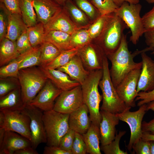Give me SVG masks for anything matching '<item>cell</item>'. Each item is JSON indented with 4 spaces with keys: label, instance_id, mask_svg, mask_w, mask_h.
<instances>
[{
    "label": "cell",
    "instance_id": "c3c4849f",
    "mask_svg": "<svg viewBox=\"0 0 154 154\" xmlns=\"http://www.w3.org/2000/svg\"><path fill=\"white\" fill-rule=\"evenodd\" d=\"M10 13L21 15L20 0H0Z\"/></svg>",
    "mask_w": 154,
    "mask_h": 154
},
{
    "label": "cell",
    "instance_id": "d4e9b609",
    "mask_svg": "<svg viewBox=\"0 0 154 154\" xmlns=\"http://www.w3.org/2000/svg\"><path fill=\"white\" fill-rule=\"evenodd\" d=\"M71 35L57 30L45 32L44 42H49L56 47L61 52L72 48L70 44Z\"/></svg>",
    "mask_w": 154,
    "mask_h": 154
},
{
    "label": "cell",
    "instance_id": "5bb4252c",
    "mask_svg": "<svg viewBox=\"0 0 154 154\" xmlns=\"http://www.w3.org/2000/svg\"><path fill=\"white\" fill-rule=\"evenodd\" d=\"M32 147L31 141L14 131L0 128V154H14L19 149Z\"/></svg>",
    "mask_w": 154,
    "mask_h": 154
},
{
    "label": "cell",
    "instance_id": "d590c367",
    "mask_svg": "<svg viewBox=\"0 0 154 154\" xmlns=\"http://www.w3.org/2000/svg\"><path fill=\"white\" fill-rule=\"evenodd\" d=\"M20 61L17 58L0 68V78H18Z\"/></svg>",
    "mask_w": 154,
    "mask_h": 154
},
{
    "label": "cell",
    "instance_id": "4316f807",
    "mask_svg": "<svg viewBox=\"0 0 154 154\" xmlns=\"http://www.w3.org/2000/svg\"><path fill=\"white\" fill-rule=\"evenodd\" d=\"M20 55L17 49L16 41H13L5 37L0 41L1 67L17 58Z\"/></svg>",
    "mask_w": 154,
    "mask_h": 154
},
{
    "label": "cell",
    "instance_id": "5b68a950",
    "mask_svg": "<svg viewBox=\"0 0 154 154\" xmlns=\"http://www.w3.org/2000/svg\"><path fill=\"white\" fill-rule=\"evenodd\" d=\"M69 116L53 110L43 112L42 119L47 145L59 147L61 138L70 129Z\"/></svg>",
    "mask_w": 154,
    "mask_h": 154
},
{
    "label": "cell",
    "instance_id": "1f68e13d",
    "mask_svg": "<svg viewBox=\"0 0 154 154\" xmlns=\"http://www.w3.org/2000/svg\"><path fill=\"white\" fill-rule=\"evenodd\" d=\"M80 48H74L62 51L54 60L43 67L57 69L66 64L74 56L77 54Z\"/></svg>",
    "mask_w": 154,
    "mask_h": 154
},
{
    "label": "cell",
    "instance_id": "6f0895ef",
    "mask_svg": "<svg viewBox=\"0 0 154 154\" xmlns=\"http://www.w3.org/2000/svg\"><path fill=\"white\" fill-rule=\"evenodd\" d=\"M151 154H154V141H149Z\"/></svg>",
    "mask_w": 154,
    "mask_h": 154
},
{
    "label": "cell",
    "instance_id": "74e56055",
    "mask_svg": "<svg viewBox=\"0 0 154 154\" xmlns=\"http://www.w3.org/2000/svg\"><path fill=\"white\" fill-rule=\"evenodd\" d=\"M65 5L64 8L70 13L76 22L81 25L87 23V19L86 16L80 9L70 0H68Z\"/></svg>",
    "mask_w": 154,
    "mask_h": 154
},
{
    "label": "cell",
    "instance_id": "4dcf8cb0",
    "mask_svg": "<svg viewBox=\"0 0 154 154\" xmlns=\"http://www.w3.org/2000/svg\"><path fill=\"white\" fill-rule=\"evenodd\" d=\"M27 31L32 47L40 46L44 42L45 30L44 25L41 23L28 27Z\"/></svg>",
    "mask_w": 154,
    "mask_h": 154
},
{
    "label": "cell",
    "instance_id": "7a4b0ae2",
    "mask_svg": "<svg viewBox=\"0 0 154 154\" xmlns=\"http://www.w3.org/2000/svg\"><path fill=\"white\" fill-rule=\"evenodd\" d=\"M103 73L102 69L90 72L81 85L84 103L88 108L91 122L99 127L102 119L100 105L102 96L99 92L98 87Z\"/></svg>",
    "mask_w": 154,
    "mask_h": 154
},
{
    "label": "cell",
    "instance_id": "681fc988",
    "mask_svg": "<svg viewBox=\"0 0 154 154\" xmlns=\"http://www.w3.org/2000/svg\"><path fill=\"white\" fill-rule=\"evenodd\" d=\"M44 154H72V152L65 151L59 147L48 146H46L44 149Z\"/></svg>",
    "mask_w": 154,
    "mask_h": 154
},
{
    "label": "cell",
    "instance_id": "3957f363",
    "mask_svg": "<svg viewBox=\"0 0 154 154\" xmlns=\"http://www.w3.org/2000/svg\"><path fill=\"white\" fill-rule=\"evenodd\" d=\"M102 70V76L99 84L102 92V103L100 110L116 114L130 109L131 108L127 106L120 98L113 85L106 55L103 58Z\"/></svg>",
    "mask_w": 154,
    "mask_h": 154
},
{
    "label": "cell",
    "instance_id": "60d3db41",
    "mask_svg": "<svg viewBox=\"0 0 154 154\" xmlns=\"http://www.w3.org/2000/svg\"><path fill=\"white\" fill-rule=\"evenodd\" d=\"M72 154H86L87 147L82 135L76 132L72 151Z\"/></svg>",
    "mask_w": 154,
    "mask_h": 154
},
{
    "label": "cell",
    "instance_id": "7dc6e473",
    "mask_svg": "<svg viewBox=\"0 0 154 154\" xmlns=\"http://www.w3.org/2000/svg\"><path fill=\"white\" fill-rule=\"evenodd\" d=\"M135 101H138L137 105L139 107L154 101V88L149 92H139L137 94Z\"/></svg>",
    "mask_w": 154,
    "mask_h": 154
},
{
    "label": "cell",
    "instance_id": "b9f144b4",
    "mask_svg": "<svg viewBox=\"0 0 154 154\" xmlns=\"http://www.w3.org/2000/svg\"><path fill=\"white\" fill-rule=\"evenodd\" d=\"M16 42L17 50L20 54L32 47L29 38L27 30L18 38Z\"/></svg>",
    "mask_w": 154,
    "mask_h": 154
},
{
    "label": "cell",
    "instance_id": "52a82bcc",
    "mask_svg": "<svg viewBox=\"0 0 154 154\" xmlns=\"http://www.w3.org/2000/svg\"><path fill=\"white\" fill-rule=\"evenodd\" d=\"M141 5L124 2L115 13L130 29L131 35L130 41L136 45L140 38L144 34L145 31L140 12Z\"/></svg>",
    "mask_w": 154,
    "mask_h": 154
},
{
    "label": "cell",
    "instance_id": "8992f818",
    "mask_svg": "<svg viewBox=\"0 0 154 154\" xmlns=\"http://www.w3.org/2000/svg\"><path fill=\"white\" fill-rule=\"evenodd\" d=\"M127 27L115 13L110 14L99 38V45L106 55L115 52L121 43L124 30Z\"/></svg>",
    "mask_w": 154,
    "mask_h": 154
},
{
    "label": "cell",
    "instance_id": "816d5d0a",
    "mask_svg": "<svg viewBox=\"0 0 154 154\" xmlns=\"http://www.w3.org/2000/svg\"><path fill=\"white\" fill-rule=\"evenodd\" d=\"M142 132H147L154 134V118L149 122H142Z\"/></svg>",
    "mask_w": 154,
    "mask_h": 154
},
{
    "label": "cell",
    "instance_id": "f6af8a7d",
    "mask_svg": "<svg viewBox=\"0 0 154 154\" xmlns=\"http://www.w3.org/2000/svg\"><path fill=\"white\" fill-rule=\"evenodd\" d=\"M134 152L137 154H151L149 141L141 138L133 146Z\"/></svg>",
    "mask_w": 154,
    "mask_h": 154
},
{
    "label": "cell",
    "instance_id": "9c48e42d",
    "mask_svg": "<svg viewBox=\"0 0 154 154\" xmlns=\"http://www.w3.org/2000/svg\"><path fill=\"white\" fill-rule=\"evenodd\" d=\"M139 107V109L135 111L131 112L130 109H128L116 114L120 120L126 123L129 126L130 136L127 148L130 151L132 149L133 145L141 138L142 121L147 111V104Z\"/></svg>",
    "mask_w": 154,
    "mask_h": 154
},
{
    "label": "cell",
    "instance_id": "f1b7e54d",
    "mask_svg": "<svg viewBox=\"0 0 154 154\" xmlns=\"http://www.w3.org/2000/svg\"><path fill=\"white\" fill-rule=\"evenodd\" d=\"M20 6L22 17L27 27L36 24L38 21L33 0H20Z\"/></svg>",
    "mask_w": 154,
    "mask_h": 154
},
{
    "label": "cell",
    "instance_id": "9a60e30c",
    "mask_svg": "<svg viewBox=\"0 0 154 154\" xmlns=\"http://www.w3.org/2000/svg\"><path fill=\"white\" fill-rule=\"evenodd\" d=\"M77 54L89 71L102 69L103 60L106 54L99 45L93 46L90 43L80 48Z\"/></svg>",
    "mask_w": 154,
    "mask_h": 154
},
{
    "label": "cell",
    "instance_id": "d6a6232c",
    "mask_svg": "<svg viewBox=\"0 0 154 154\" xmlns=\"http://www.w3.org/2000/svg\"><path fill=\"white\" fill-rule=\"evenodd\" d=\"M92 40L88 30L81 29L71 35L70 44L72 48H81L90 43Z\"/></svg>",
    "mask_w": 154,
    "mask_h": 154
},
{
    "label": "cell",
    "instance_id": "8d00e7d4",
    "mask_svg": "<svg viewBox=\"0 0 154 154\" xmlns=\"http://www.w3.org/2000/svg\"><path fill=\"white\" fill-rule=\"evenodd\" d=\"M110 15H101L90 27L88 30L92 40L95 38L99 39L104 30Z\"/></svg>",
    "mask_w": 154,
    "mask_h": 154
},
{
    "label": "cell",
    "instance_id": "30bf717a",
    "mask_svg": "<svg viewBox=\"0 0 154 154\" xmlns=\"http://www.w3.org/2000/svg\"><path fill=\"white\" fill-rule=\"evenodd\" d=\"M22 111L30 119V128L31 135L32 147L36 149L42 143H46V136L43 120V112L30 105H25Z\"/></svg>",
    "mask_w": 154,
    "mask_h": 154
},
{
    "label": "cell",
    "instance_id": "d6986e66",
    "mask_svg": "<svg viewBox=\"0 0 154 154\" xmlns=\"http://www.w3.org/2000/svg\"><path fill=\"white\" fill-rule=\"evenodd\" d=\"M37 21L44 25L62 9L54 0H33Z\"/></svg>",
    "mask_w": 154,
    "mask_h": 154
},
{
    "label": "cell",
    "instance_id": "f35d334b",
    "mask_svg": "<svg viewBox=\"0 0 154 154\" xmlns=\"http://www.w3.org/2000/svg\"><path fill=\"white\" fill-rule=\"evenodd\" d=\"M0 41L6 37L8 25V10L0 2Z\"/></svg>",
    "mask_w": 154,
    "mask_h": 154
},
{
    "label": "cell",
    "instance_id": "db71d44e",
    "mask_svg": "<svg viewBox=\"0 0 154 154\" xmlns=\"http://www.w3.org/2000/svg\"><path fill=\"white\" fill-rule=\"evenodd\" d=\"M141 138L145 141H154V134L147 132H142Z\"/></svg>",
    "mask_w": 154,
    "mask_h": 154
},
{
    "label": "cell",
    "instance_id": "ee69618b",
    "mask_svg": "<svg viewBox=\"0 0 154 154\" xmlns=\"http://www.w3.org/2000/svg\"><path fill=\"white\" fill-rule=\"evenodd\" d=\"M1 78L0 80V98L6 95L12 91L20 86L15 81L6 79Z\"/></svg>",
    "mask_w": 154,
    "mask_h": 154
},
{
    "label": "cell",
    "instance_id": "7402d4cb",
    "mask_svg": "<svg viewBox=\"0 0 154 154\" xmlns=\"http://www.w3.org/2000/svg\"><path fill=\"white\" fill-rule=\"evenodd\" d=\"M57 69L66 73L71 79L77 81L81 85L90 72L85 68L78 54L74 56L66 64Z\"/></svg>",
    "mask_w": 154,
    "mask_h": 154
},
{
    "label": "cell",
    "instance_id": "8fae6325",
    "mask_svg": "<svg viewBox=\"0 0 154 154\" xmlns=\"http://www.w3.org/2000/svg\"><path fill=\"white\" fill-rule=\"evenodd\" d=\"M81 85L68 90L62 91L56 99L53 110L70 114L84 104Z\"/></svg>",
    "mask_w": 154,
    "mask_h": 154
},
{
    "label": "cell",
    "instance_id": "4fadbf2b",
    "mask_svg": "<svg viewBox=\"0 0 154 154\" xmlns=\"http://www.w3.org/2000/svg\"><path fill=\"white\" fill-rule=\"evenodd\" d=\"M62 91L48 79L44 85L29 105L35 106L43 112L52 110L56 99Z\"/></svg>",
    "mask_w": 154,
    "mask_h": 154
},
{
    "label": "cell",
    "instance_id": "6da1fadb",
    "mask_svg": "<svg viewBox=\"0 0 154 154\" xmlns=\"http://www.w3.org/2000/svg\"><path fill=\"white\" fill-rule=\"evenodd\" d=\"M150 51H152V49L148 47L131 53L129 50L126 35L123 34L117 49L114 52L106 55L111 63L110 72L115 88L130 72L136 69L141 68L142 61L135 62L134 58L143 52Z\"/></svg>",
    "mask_w": 154,
    "mask_h": 154
},
{
    "label": "cell",
    "instance_id": "ffe728a7",
    "mask_svg": "<svg viewBox=\"0 0 154 154\" xmlns=\"http://www.w3.org/2000/svg\"><path fill=\"white\" fill-rule=\"evenodd\" d=\"M88 108L84 104L69 114L68 124L69 128L75 132L82 135L86 133L92 123Z\"/></svg>",
    "mask_w": 154,
    "mask_h": 154
},
{
    "label": "cell",
    "instance_id": "7c38bea8",
    "mask_svg": "<svg viewBox=\"0 0 154 154\" xmlns=\"http://www.w3.org/2000/svg\"><path fill=\"white\" fill-rule=\"evenodd\" d=\"M141 68L130 72L116 88L118 95L128 107L135 106L137 89Z\"/></svg>",
    "mask_w": 154,
    "mask_h": 154
},
{
    "label": "cell",
    "instance_id": "11a10c76",
    "mask_svg": "<svg viewBox=\"0 0 154 154\" xmlns=\"http://www.w3.org/2000/svg\"><path fill=\"white\" fill-rule=\"evenodd\" d=\"M114 1L116 4L119 7L124 2L136 4L139 3V0H114Z\"/></svg>",
    "mask_w": 154,
    "mask_h": 154
},
{
    "label": "cell",
    "instance_id": "cb8c5ba5",
    "mask_svg": "<svg viewBox=\"0 0 154 154\" xmlns=\"http://www.w3.org/2000/svg\"><path fill=\"white\" fill-rule=\"evenodd\" d=\"M82 135L86 146L87 153L101 154L99 145L100 134L99 127L91 123L87 131Z\"/></svg>",
    "mask_w": 154,
    "mask_h": 154
},
{
    "label": "cell",
    "instance_id": "94428289",
    "mask_svg": "<svg viewBox=\"0 0 154 154\" xmlns=\"http://www.w3.org/2000/svg\"></svg>",
    "mask_w": 154,
    "mask_h": 154
},
{
    "label": "cell",
    "instance_id": "603a6c76",
    "mask_svg": "<svg viewBox=\"0 0 154 154\" xmlns=\"http://www.w3.org/2000/svg\"><path fill=\"white\" fill-rule=\"evenodd\" d=\"M7 13L8 25L6 37L15 41L28 27L21 15L11 13L8 11Z\"/></svg>",
    "mask_w": 154,
    "mask_h": 154
},
{
    "label": "cell",
    "instance_id": "680465c9",
    "mask_svg": "<svg viewBox=\"0 0 154 154\" xmlns=\"http://www.w3.org/2000/svg\"><path fill=\"white\" fill-rule=\"evenodd\" d=\"M59 5H65L66 2L68 0H54Z\"/></svg>",
    "mask_w": 154,
    "mask_h": 154
},
{
    "label": "cell",
    "instance_id": "f5cc1de1",
    "mask_svg": "<svg viewBox=\"0 0 154 154\" xmlns=\"http://www.w3.org/2000/svg\"><path fill=\"white\" fill-rule=\"evenodd\" d=\"M38 153L32 147H26L15 151L14 154H38Z\"/></svg>",
    "mask_w": 154,
    "mask_h": 154
},
{
    "label": "cell",
    "instance_id": "ba28073f",
    "mask_svg": "<svg viewBox=\"0 0 154 154\" xmlns=\"http://www.w3.org/2000/svg\"><path fill=\"white\" fill-rule=\"evenodd\" d=\"M30 124L29 117L21 110H0V128L16 132L31 141Z\"/></svg>",
    "mask_w": 154,
    "mask_h": 154
},
{
    "label": "cell",
    "instance_id": "e575fe53",
    "mask_svg": "<svg viewBox=\"0 0 154 154\" xmlns=\"http://www.w3.org/2000/svg\"><path fill=\"white\" fill-rule=\"evenodd\" d=\"M126 131H120L116 134L114 139L109 144L101 146L100 148L105 154H127V151L121 149L119 143L122 137L125 134Z\"/></svg>",
    "mask_w": 154,
    "mask_h": 154
},
{
    "label": "cell",
    "instance_id": "7bdbcfd3",
    "mask_svg": "<svg viewBox=\"0 0 154 154\" xmlns=\"http://www.w3.org/2000/svg\"><path fill=\"white\" fill-rule=\"evenodd\" d=\"M78 7L92 19L97 16V11L94 5L87 0H75Z\"/></svg>",
    "mask_w": 154,
    "mask_h": 154
},
{
    "label": "cell",
    "instance_id": "ac0fdd59",
    "mask_svg": "<svg viewBox=\"0 0 154 154\" xmlns=\"http://www.w3.org/2000/svg\"><path fill=\"white\" fill-rule=\"evenodd\" d=\"M64 8L57 14L47 23L44 25L45 32L57 30L72 35L76 31L82 29L73 22L68 16Z\"/></svg>",
    "mask_w": 154,
    "mask_h": 154
},
{
    "label": "cell",
    "instance_id": "bcb514c9",
    "mask_svg": "<svg viewBox=\"0 0 154 154\" xmlns=\"http://www.w3.org/2000/svg\"><path fill=\"white\" fill-rule=\"evenodd\" d=\"M145 32L154 30V6L142 17Z\"/></svg>",
    "mask_w": 154,
    "mask_h": 154
},
{
    "label": "cell",
    "instance_id": "ab89813d",
    "mask_svg": "<svg viewBox=\"0 0 154 154\" xmlns=\"http://www.w3.org/2000/svg\"><path fill=\"white\" fill-rule=\"evenodd\" d=\"M75 134L76 132L70 129L61 138L59 147L65 151L72 152Z\"/></svg>",
    "mask_w": 154,
    "mask_h": 154
},
{
    "label": "cell",
    "instance_id": "e0dca14e",
    "mask_svg": "<svg viewBox=\"0 0 154 154\" xmlns=\"http://www.w3.org/2000/svg\"><path fill=\"white\" fill-rule=\"evenodd\" d=\"M102 120L100 125L101 146L108 145L115 139L116 126L120 120L116 114L100 110Z\"/></svg>",
    "mask_w": 154,
    "mask_h": 154
},
{
    "label": "cell",
    "instance_id": "2e32d148",
    "mask_svg": "<svg viewBox=\"0 0 154 154\" xmlns=\"http://www.w3.org/2000/svg\"><path fill=\"white\" fill-rule=\"evenodd\" d=\"M140 55L142 66L137 87V94L141 91L149 92L154 88V60L145 52Z\"/></svg>",
    "mask_w": 154,
    "mask_h": 154
},
{
    "label": "cell",
    "instance_id": "836d02e7",
    "mask_svg": "<svg viewBox=\"0 0 154 154\" xmlns=\"http://www.w3.org/2000/svg\"><path fill=\"white\" fill-rule=\"evenodd\" d=\"M91 1L101 16L115 13L119 7L114 0H91Z\"/></svg>",
    "mask_w": 154,
    "mask_h": 154
},
{
    "label": "cell",
    "instance_id": "91938a15",
    "mask_svg": "<svg viewBox=\"0 0 154 154\" xmlns=\"http://www.w3.org/2000/svg\"><path fill=\"white\" fill-rule=\"evenodd\" d=\"M149 4L154 3V0H145Z\"/></svg>",
    "mask_w": 154,
    "mask_h": 154
},
{
    "label": "cell",
    "instance_id": "277c9868",
    "mask_svg": "<svg viewBox=\"0 0 154 154\" xmlns=\"http://www.w3.org/2000/svg\"><path fill=\"white\" fill-rule=\"evenodd\" d=\"M18 79L25 105L29 104L48 80L39 67L35 66L19 70Z\"/></svg>",
    "mask_w": 154,
    "mask_h": 154
},
{
    "label": "cell",
    "instance_id": "f907efd6",
    "mask_svg": "<svg viewBox=\"0 0 154 154\" xmlns=\"http://www.w3.org/2000/svg\"><path fill=\"white\" fill-rule=\"evenodd\" d=\"M144 34L145 43L148 47L151 48V53L154 55V30L146 32Z\"/></svg>",
    "mask_w": 154,
    "mask_h": 154
},
{
    "label": "cell",
    "instance_id": "44dd1931",
    "mask_svg": "<svg viewBox=\"0 0 154 154\" xmlns=\"http://www.w3.org/2000/svg\"><path fill=\"white\" fill-rule=\"evenodd\" d=\"M39 67L47 78L62 91L69 90L81 85L64 72L57 69L47 68L41 66Z\"/></svg>",
    "mask_w": 154,
    "mask_h": 154
},
{
    "label": "cell",
    "instance_id": "484cf974",
    "mask_svg": "<svg viewBox=\"0 0 154 154\" xmlns=\"http://www.w3.org/2000/svg\"><path fill=\"white\" fill-rule=\"evenodd\" d=\"M25 106L20 86L0 98V110H21Z\"/></svg>",
    "mask_w": 154,
    "mask_h": 154
},
{
    "label": "cell",
    "instance_id": "9f6ffc18",
    "mask_svg": "<svg viewBox=\"0 0 154 154\" xmlns=\"http://www.w3.org/2000/svg\"><path fill=\"white\" fill-rule=\"evenodd\" d=\"M147 104V110H151L154 112V101H151Z\"/></svg>",
    "mask_w": 154,
    "mask_h": 154
},
{
    "label": "cell",
    "instance_id": "f546056e",
    "mask_svg": "<svg viewBox=\"0 0 154 154\" xmlns=\"http://www.w3.org/2000/svg\"><path fill=\"white\" fill-rule=\"evenodd\" d=\"M41 66H44L55 59L61 53L60 51L52 44L44 42L40 45Z\"/></svg>",
    "mask_w": 154,
    "mask_h": 154
},
{
    "label": "cell",
    "instance_id": "83f0119b",
    "mask_svg": "<svg viewBox=\"0 0 154 154\" xmlns=\"http://www.w3.org/2000/svg\"><path fill=\"white\" fill-rule=\"evenodd\" d=\"M40 45L32 47L20 54L17 58L20 61L19 70L40 66Z\"/></svg>",
    "mask_w": 154,
    "mask_h": 154
}]
</instances>
